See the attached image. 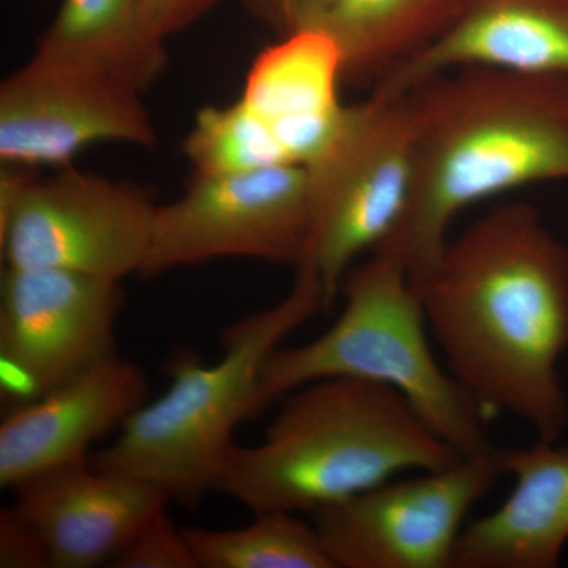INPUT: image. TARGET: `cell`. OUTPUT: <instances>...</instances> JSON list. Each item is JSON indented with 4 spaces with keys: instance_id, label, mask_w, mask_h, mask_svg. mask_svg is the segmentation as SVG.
I'll return each mask as SVG.
<instances>
[{
    "instance_id": "cell-1",
    "label": "cell",
    "mask_w": 568,
    "mask_h": 568,
    "mask_svg": "<svg viewBox=\"0 0 568 568\" xmlns=\"http://www.w3.org/2000/svg\"><path fill=\"white\" fill-rule=\"evenodd\" d=\"M450 375L480 405L558 443L568 426V248L528 203L493 209L448 241L420 291Z\"/></svg>"
},
{
    "instance_id": "cell-2",
    "label": "cell",
    "mask_w": 568,
    "mask_h": 568,
    "mask_svg": "<svg viewBox=\"0 0 568 568\" xmlns=\"http://www.w3.org/2000/svg\"><path fill=\"white\" fill-rule=\"evenodd\" d=\"M406 93L414 123L409 194L372 253L420 294L463 209L530 183L568 181V78L467 67Z\"/></svg>"
},
{
    "instance_id": "cell-3",
    "label": "cell",
    "mask_w": 568,
    "mask_h": 568,
    "mask_svg": "<svg viewBox=\"0 0 568 568\" xmlns=\"http://www.w3.org/2000/svg\"><path fill=\"white\" fill-rule=\"evenodd\" d=\"M257 446H234L213 491L260 514H310L409 470L465 458L395 388L327 377L295 388Z\"/></svg>"
},
{
    "instance_id": "cell-4",
    "label": "cell",
    "mask_w": 568,
    "mask_h": 568,
    "mask_svg": "<svg viewBox=\"0 0 568 568\" xmlns=\"http://www.w3.org/2000/svg\"><path fill=\"white\" fill-rule=\"evenodd\" d=\"M324 291L308 268H295L291 293L223 332V357L203 365L182 354L170 365V388L122 425L92 465L148 481L170 500L196 507L235 444L234 429L257 416L256 396L265 358L286 335L324 312Z\"/></svg>"
},
{
    "instance_id": "cell-5",
    "label": "cell",
    "mask_w": 568,
    "mask_h": 568,
    "mask_svg": "<svg viewBox=\"0 0 568 568\" xmlns=\"http://www.w3.org/2000/svg\"><path fill=\"white\" fill-rule=\"evenodd\" d=\"M345 308L336 323L306 345L276 347L265 358L257 387V414L276 398L327 377H355L399 392L462 457L491 450L487 414L429 345L420 295L405 267L372 253L347 272Z\"/></svg>"
},
{
    "instance_id": "cell-6",
    "label": "cell",
    "mask_w": 568,
    "mask_h": 568,
    "mask_svg": "<svg viewBox=\"0 0 568 568\" xmlns=\"http://www.w3.org/2000/svg\"><path fill=\"white\" fill-rule=\"evenodd\" d=\"M156 207L132 186L73 166L43 178L36 168L2 163L3 264L121 282L144 267Z\"/></svg>"
},
{
    "instance_id": "cell-7",
    "label": "cell",
    "mask_w": 568,
    "mask_h": 568,
    "mask_svg": "<svg viewBox=\"0 0 568 568\" xmlns=\"http://www.w3.org/2000/svg\"><path fill=\"white\" fill-rule=\"evenodd\" d=\"M414 123L406 93L373 92L347 104L345 121L327 151L310 164L315 223L302 263L317 276L331 312L349 265L394 231L409 194Z\"/></svg>"
},
{
    "instance_id": "cell-8",
    "label": "cell",
    "mask_w": 568,
    "mask_h": 568,
    "mask_svg": "<svg viewBox=\"0 0 568 568\" xmlns=\"http://www.w3.org/2000/svg\"><path fill=\"white\" fill-rule=\"evenodd\" d=\"M315 223L308 168L276 164L226 175H194L179 200L156 207L141 276L223 257L297 267Z\"/></svg>"
},
{
    "instance_id": "cell-9",
    "label": "cell",
    "mask_w": 568,
    "mask_h": 568,
    "mask_svg": "<svg viewBox=\"0 0 568 568\" xmlns=\"http://www.w3.org/2000/svg\"><path fill=\"white\" fill-rule=\"evenodd\" d=\"M499 476L493 447L390 478L310 517L335 568H454L467 511Z\"/></svg>"
},
{
    "instance_id": "cell-10",
    "label": "cell",
    "mask_w": 568,
    "mask_h": 568,
    "mask_svg": "<svg viewBox=\"0 0 568 568\" xmlns=\"http://www.w3.org/2000/svg\"><path fill=\"white\" fill-rule=\"evenodd\" d=\"M121 282L61 268L6 267L0 282L2 388L26 405L114 357Z\"/></svg>"
},
{
    "instance_id": "cell-11",
    "label": "cell",
    "mask_w": 568,
    "mask_h": 568,
    "mask_svg": "<svg viewBox=\"0 0 568 568\" xmlns=\"http://www.w3.org/2000/svg\"><path fill=\"white\" fill-rule=\"evenodd\" d=\"M141 92L104 71L36 51L0 85V162L65 168L99 142L155 144Z\"/></svg>"
},
{
    "instance_id": "cell-12",
    "label": "cell",
    "mask_w": 568,
    "mask_h": 568,
    "mask_svg": "<svg viewBox=\"0 0 568 568\" xmlns=\"http://www.w3.org/2000/svg\"><path fill=\"white\" fill-rule=\"evenodd\" d=\"M148 396L141 366L114 355L33 402L10 407L0 424V485L13 489L55 467L88 462L89 447L125 424Z\"/></svg>"
},
{
    "instance_id": "cell-13",
    "label": "cell",
    "mask_w": 568,
    "mask_h": 568,
    "mask_svg": "<svg viewBox=\"0 0 568 568\" xmlns=\"http://www.w3.org/2000/svg\"><path fill=\"white\" fill-rule=\"evenodd\" d=\"M14 510L39 530L54 568L111 562L156 511L162 489L91 462L55 467L13 488Z\"/></svg>"
},
{
    "instance_id": "cell-14",
    "label": "cell",
    "mask_w": 568,
    "mask_h": 568,
    "mask_svg": "<svg viewBox=\"0 0 568 568\" xmlns=\"http://www.w3.org/2000/svg\"><path fill=\"white\" fill-rule=\"evenodd\" d=\"M467 67L568 78V0H463L446 31L386 71L373 92L403 95Z\"/></svg>"
},
{
    "instance_id": "cell-15",
    "label": "cell",
    "mask_w": 568,
    "mask_h": 568,
    "mask_svg": "<svg viewBox=\"0 0 568 568\" xmlns=\"http://www.w3.org/2000/svg\"><path fill=\"white\" fill-rule=\"evenodd\" d=\"M514 489L491 514L463 528L454 568H555L568 544V446L537 439L495 447Z\"/></svg>"
},
{
    "instance_id": "cell-16",
    "label": "cell",
    "mask_w": 568,
    "mask_h": 568,
    "mask_svg": "<svg viewBox=\"0 0 568 568\" xmlns=\"http://www.w3.org/2000/svg\"><path fill=\"white\" fill-rule=\"evenodd\" d=\"M343 81L335 41L315 29H295L257 55L239 99L268 126L287 163L308 168L345 121Z\"/></svg>"
},
{
    "instance_id": "cell-17",
    "label": "cell",
    "mask_w": 568,
    "mask_h": 568,
    "mask_svg": "<svg viewBox=\"0 0 568 568\" xmlns=\"http://www.w3.org/2000/svg\"><path fill=\"white\" fill-rule=\"evenodd\" d=\"M462 6L463 0H305L295 29H315L335 41L345 81L376 82L446 31Z\"/></svg>"
},
{
    "instance_id": "cell-18",
    "label": "cell",
    "mask_w": 568,
    "mask_h": 568,
    "mask_svg": "<svg viewBox=\"0 0 568 568\" xmlns=\"http://www.w3.org/2000/svg\"><path fill=\"white\" fill-rule=\"evenodd\" d=\"M37 51L88 63L141 93L168 61L149 31L144 0H62Z\"/></svg>"
},
{
    "instance_id": "cell-19",
    "label": "cell",
    "mask_w": 568,
    "mask_h": 568,
    "mask_svg": "<svg viewBox=\"0 0 568 568\" xmlns=\"http://www.w3.org/2000/svg\"><path fill=\"white\" fill-rule=\"evenodd\" d=\"M183 534L197 568H335L315 525L294 514H260L245 528Z\"/></svg>"
},
{
    "instance_id": "cell-20",
    "label": "cell",
    "mask_w": 568,
    "mask_h": 568,
    "mask_svg": "<svg viewBox=\"0 0 568 568\" xmlns=\"http://www.w3.org/2000/svg\"><path fill=\"white\" fill-rule=\"evenodd\" d=\"M194 175H226L290 164L268 126L241 99L197 112L183 140Z\"/></svg>"
},
{
    "instance_id": "cell-21",
    "label": "cell",
    "mask_w": 568,
    "mask_h": 568,
    "mask_svg": "<svg viewBox=\"0 0 568 568\" xmlns=\"http://www.w3.org/2000/svg\"><path fill=\"white\" fill-rule=\"evenodd\" d=\"M112 568H197L183 530L174 528L166 508L144 523L136 536L111 560Z\"/></svg>"
},
{
    "instance_id": "cell-22",
    "label": "cell",
    "mask_w": 568,
    "mask_h": 568,
    "mask_svg": "<svg viewBox=\"0 0 568 568\" xmlns=\"http://www.w3.org/2000/svg\"><path fill=\"white\" fill-rule=\"evenodd\" d=\"M0 567H51L50 552L39 530L13 507L3 508L0 514Z\"/></svg>"
},
{
    "instance_id": "cell-23",
    "label": "cell",
    "mask_w": 568,
    "mask_h": 568,
    "mask_svg": "<svg viewBox=\"0 0 568 568\" xmlns=\"http://www.w3.org/2000/svg\"><path fill=\"white\" fill-rule=\"evenodd\" d=\"M220 0H144L149 31L163 43L174 33L192 26Z\"/></svg>"
},
{
    "instance_id": "cell-24",
    "label": "cell",
    "mask_w": 568,
    "mask_h": 568,
    "mask_svg": "<svg viewBox=\"0 0 568 568\" xmlns=\"http://www.w3.org/2000/svg\"><path fill=\"white\" fill-rule=\"evenodd\" d=\"M242 2L254 17L271 26L282 37L294 31L305 0H242Z\"/></svg>"
}]
</instances>
